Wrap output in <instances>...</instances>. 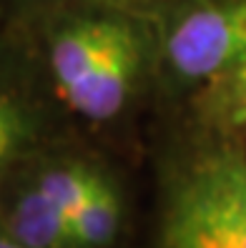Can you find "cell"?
<instances>
[{
	"label": "cell",
	"mask_w": 246,
	"mask_h": 248,
	"mask_svg": "<svg viewBox=\"0 0 246 248\" xmlns=\"http://www.w3.org/2000/svg\"><path fill=\"white\" fill-rule=\"evenodd\" d=\"M76 3H128V5H148L151 0H18L23 16H31L38 10H48L58 5H76Z\"/></svg>",
	"instance_id": "7"
},
{
	"label": "cell",
	"mask_w": 246,
	"mask_h": 248,
	"mask_svg": "<svg viewBox=\"0 0 246 248\" xmlns=\"http://www.w3.org/2000/svg\"><path fill=\"white\" fill-rule=\"evenodd\" d=\"M0 228L28 248H78L70 216L40 188L28 160L0 186Z\"/></svg>",
	"instance_id": "4"
},
{
	"label": "cell",
	"mask_w": 246,
	"mask_h": 248,
	"mask_svg": "<svg viewBox=\"0 0 246 248\" xmlns=\"http://www.w3.org/2000/svg\"><path fill=\"white\" fill-rule=\"evenodd\" d=\"M70 123L25 28L0 31V186L25 160L68 140Z\"/></svg>",
	"instance_id": "3"
},
{
	"label": "cell",
	"mask_w": 246,
	"mask_h": 248,
	"mask_svg": "<svg viewBox=\"0 0 246 248\" xmlns=\"http://www.w3.org/2000/svg\"><path fill=\"white\" fill-rule=\"evenodd\" d=\"M158 248H246V151L213 133L171 166Z\"/></svg>",
	"instance_id": "1"
},
{
	"label": "cell",
	"mask_w": 246,
	"mask_h": 248,
	"mask_svg": "<svg viewBox=\"0 0 246 248\" xmlns=\"http://www.w3.org/2000/svg\"><path fill=\"white\" fill-rule=\"evenodd\" d=\"M0 248H28V246H23L20 241H16L5 228H0Z\"/></svg>",
	"instance_id": "8"
},
{
	"label": "cell",
	"mask_w": 246,
	"mask_h": 248,
	"mask_svg": "<svg viewBox=\"0 0 246 248\" xmlns=\"http://www.w3.org/2000/svg\"><path fill=\"white\" fill-rule=\"evenodd\" d=\"M196 113L209 133H246V58L196 91Z\"/></svg>",
	"instance_id": "5"
},
{
	"label": "cell",
	"mask_w": 246,
	"mask_h": 248,
	"mask_svg": "<svg viewBox=\"0 0 246 248\" xmlns=\"http://www.w3.org/2000/svg\"><path fill=\"white\" fill-rule=\"evenodd\" d=\"M123 211L126 201L121 183L111 170H106L93 193L70 216L78 248H113L123 231Z\"/></svg>",
	"instance_id": "6"
},
{
	"label": "cell",
	"mask_w": 246,
	"mask_h": 248,
	"mask_svg": "<svg viewBox=\"0 0 246 248\" xmlns=\"http://www.w3.org/2000/svg\"><path fill=\"white\" fill-rule=\"evenodd\" d=\"M158 83L198 91L246 58V0H151Z\"/></svg>",
	"instance_id": "2"
}]
</instances>
